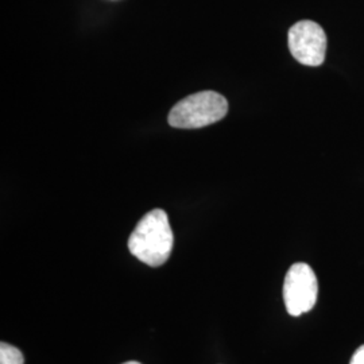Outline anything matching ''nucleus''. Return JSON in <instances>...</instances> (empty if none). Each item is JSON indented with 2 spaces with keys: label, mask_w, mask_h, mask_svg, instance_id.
<instances>
[{
  "label": "nucleus",
  "mask_w": 364,
  "mask_h": 364,
  "mask_svg": "<svg viewBox=\"0 0 364 364\" xmlns=\"http://www.w3.org/2000/svg\"><path fill=\"white\" fill-rule=\"evenodd\" d=\"M174 243L169 218L165 210L153 209L136 224L129 239L131 254L151 267L169 259Z\"/></svg>",
  "instance_id": "1"
},
{
  "label": "nucleus",
  "mask_w": 364,
  "mask_h": 364,
  "mask_svg": "<svg viewBox=\"0 0 364 364\" xmlns=\"http://www.w3.org/2000/svg\"><path fill=\"white\" fill-rule=\"evenodd\" d=\"M228 112L227 99L215 91L193 93L170 109L169 124L176 129H201L221 120Z\"/></svg>",
  "instance_id": "2"
},
{
  "label": "nucleus",
  "mask_w": 364,
  "mask_h": 364,
  "mask_svg": "<svg viewBox=\"0 0 364 364\" xmlns=\"http://www.w3.org/2000/svg\"><path fill=\"white\" fill-rule=\"evenodd\" d=\"M318 294L317 277L306 263H294L285 277L284 301L290 316L299 317L312 311Z\"/></svg>",
  "instance_id": "3"
},
{
  "label": "nucleus",
  "mask_w": 364,
  "mask_h": 364,
  "mask_svg": "<svg viewBox=\"0 0 364 364\" xmlns=\"http://www.w3.org/2000/svg\"><path fill=\"white\" fill-rule=\"evenodd\" d=\"M289 49L299 64L323 65L326 54L324 28L313 21H301L289 30Z\"/></svg>",
  "instance_id": "4"
},
{
  "label": "nucleus",
  "mask_w": 364,
  "mask_h": 364,
  "mask_svg": "<svg viewBox=\"0 0 364 364\" xmlns=\"http://www.w3.org/2000/svg\"><path fill=\"white\" fill-rule=\"evenodd\" d=\"M25 358L21 350L10 346L9 343L0 344V364H23Z\"/></svg>",
  "instance_id": "5"
},
{
  "label": "nucleus",
  "mask_w": 364,
  "mask_h": 364,
  "mask_svg": "<svg viewBox=\"0 0 364 364\" xmlns=\"http://www.w3.org/2000/svg\"><path fill=\"white\" fill-rule=\"evenodd\" d=\"M350 364H364V344L352 355Z\"/></svg>",
  "instance_id": "6"
},
{
  "label": "nucleus",
  "mask_w": 364,
  "mask_h": 364,
  "mask_svg": "<svg viewBox=\"0 0 364 364\" xmlns=\"http://www.w3.org/2000/svg\"><path fill=\"white\" fill-rule=\"evenodd\" d=\"M123 364H141L139 362H126V363Z\"/></svg>",
  "instance_id": "7"
}]
</instances>
